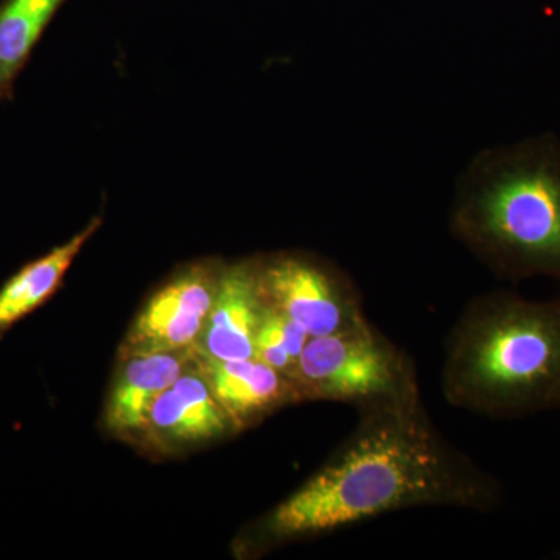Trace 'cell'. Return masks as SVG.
<instances>
[{
	"mask_svg": "<svg viewBox=\"0 0 560 560\" xmlns=\"http://www.w3.org/2000/svg\"><path fill=\"white\" fill-rule=\"evenodd\" d=\"M264 312L256 257L224 264L201 334V355L217 360L253 359Z\"/></svg>",
	"mask_w": 560,
	"mask_h": 560,
	"instance_id": "52a82bcc",
	"label": "cell"
},
{
	"mask_svg": "<svg viewBox=\"0 0 560 560\" xmlns=\"http://www.w3.org/2000/svg\"><path fill=\"white\" fill-rule=\"evenodd\" d=\"M223 265L195 261L165 280L128 334L130 355L179 352L194 345L205 330Z\"/></svg>",
	"mask_w": 560,
	"mask_h": 560,
	"instance_id": "8992f818",
	"label": "cell"
},
{
	"mask_svg": "<svg viewBox=\"0 0 560 560\" xmlns=\"http://www.w3.org/2000/svg\"><path fill=\"white\" fill-rule=\"evenodd\" d=\"M302 400H330L353 408L419 388L411 357L370 320L353 329L312 337L296 378Z\"/></svg>",
	"mask_w": 560,
	"mask_h": 560,
	"instance_id": "277c9868",
	"label": "cell"
},
{
	"mask_svg": "<svg viewBox=\"0 0 560 560\" xmlns=\"http://www.w3.org/2000/svg\"><path fill=\"white\" fill-rule=\"evenodd\" d=\"M340 448L257 526L260 541L320 536L412 508L493 512L499 478L456 448L431 420L420 388L357 408Z\"/></svg>",
	"mask_w": 560,
	"mask_h": 560,
	"instance_id": "6da1fadb",
	"label": "cell"
},
{
	"mask_svg": "<svg viewBox=\"0 0 560 560\" xmlns=\"http://www.w3.org/2000/svg\"><path fill=\"white\" fill-rule=\"evenodd\" d=\"M205 378L235 427L248 425L282 405L302 400L296 383L256 357L243 360L205 357Z\"/></svg>",
	"mask_w": 560,
	"mask_h": 560,
	"instance_id": "ba28073f",
	"label": "cell"
},
{
	"mask_svg": "<svg viewBox=\"0 0 560 560\" xmlns=\"http://www.w3.org/2000/svg\"><path fill=\"white\" fill-rule=\"evenodd\" d=\"M442 397L489 419L560 410V298L495 290L467 302L444 342Z\"/></svg>",
	"mask_w": 560,
	"mask_h": 560,
	"instance_id": "3957f363",
	"label": "cell"
},
{
	"mask_svg": "<svg viewBox=\"0 0 560 560\" xmlns=\"http://www.w3.org/2000/svg\"><path fill=\"white\" fill-rule=\"evenodd\" d=\"M265 304L290 316L311 337H326L368 323L355 282L337 265L301 250L257 256Z\"/></svg>",
	"mask_w": 560,
	"mask_h": 560,
	"instance_id": "5b68a950",
	"label": "cell"
},
{
	"mask_svg": "<svg viewBox=\"0 0 560 560\" xmlns=\"http://www.w3.org/2000/svg\"><path fill=\"white\" fill-rule=\"evenodd\" d=\"M102 217H94L79 234L20 268L0 287V338L43 307L61 289L73 261L101 230Z\"/></svg>",
	"mask_w": 560,
	"mask_h": 560,
	"instance_id": "9c48e42d",
	"label": "cell"
},
{
	"mask_svg": "<svg viewBox=\"0 0 560 560\" xmlns=\"http://www.w3.org/2000/svg\"><path fill=\"white\" fill-rule=\"evenodd\" d=\"M448 231L510 282H560V139L552 132L490 147L460 173Z\"/></svg>",
	"mask_w": 560,
	"mask_h": 560,
	"instance_id": "7a4b0ae2",
	"label": "cell"
},
{
	"mask_svg": "<svg viewBox=\"0 0 560 560\" xmlns=\"http://www.w3.org/2000/svg\"><path fill=\"white\" fill-rule=\"evenodd\" d=\"M231 427L235 429L200 375L180 374L150 408L149 429L173 441L210 440L226 433Z\"/></svg>",
	"mask_w": 560,
	"mask_h": 560,
	"instance_id": "8fae6325",
	"label": "cell"
},
{
	"mask_svg": "<svg viewBox=\"0 0 560 560\" xmlns=\"http://www.w3.org/2000/svg\"><path fill=\"white\" fill-rule=\"evenodd\" d=\"M311 338L296 320L265 304L254 340V357L294 382L302 352Z\"/></svg>",
	"mask_w": 560,
	"mask_h": 560,
	"instance_id": "4fadbf2b",
	"label": "cell"
},
{
	"mask_svg": "<svg viewBox=\"0 0 560 560\" xmlns=\"http://www.w3.org/2000/svg\"><path fill=\"white\" fill-rule=\"evenodd\" d=\"M183 350L179 352L131 355L110 390L106 423L117 433L149 429L153 401L184 374Z\"/></svg>",
	"mask_w": 560,
	"mask_h": 560,
	"instance_id": "30bf717a",
	"label": "cell"
},
{
	"mask_svg": "<svg viewBox=\"0 0 560 560\" xmlns=\"http://www.w3.org/2000/svg\"><path fill=\"white\" fill-rule=\"evenodd\" d=\"M66 2L68 0L0 2V103L13 101L14 83Z\"/></svg>",
	"mask_w": 560,
	"mask_h": 560,
	"instance_id": "7c38bea8",
	"label": "cell"
}]
</instances>
